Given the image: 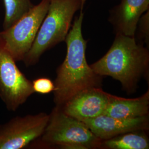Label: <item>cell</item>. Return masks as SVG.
Listing matches in <instances>:
<instances>
[{
    "label": "cell",
    "mask_w": 149,
    "mask_h": 149,
    "mask_svg": "<svg viewBox=\"0 0 149 149\" xmlns=\"http://www.w3.org/2000/svg\"><path fill=\"white\" fill-rule=\"evenodd\" d=\"M82 10L74 18L65 40L67 47L66 57L57 69L54 82V101L56 106H63L82 91L101 85L102 77L95 73L86 60L87 41L82 32L84 17Z\"/></svg>",
    "instance_id": "obj_1"
},
{
    "label": "cell",
    "mask_w": 149,
    "mask_h": 149,
    "mask_svg": "<svg viewBox=\"0 0 149 149\" xmlns=\"http://www.w3.org/2000/svg\"><path fill=\"white\" fill-rule=\"evenodd\" d=\"M149 52L135 37L116 34L107 53L91 68L101 76H109L120 82L124 90L132 92L139 81L148 73Z\"/></svg>",
    "instance_id": "obj_2"
},
{
    "label": "cell",
    "mask_w": 149,
    "mask_h": 149,
    "mask_svg": "<svg viewBox=\"0 0 149 149\" xmlns=\"http://www.w3.org/2000/svg\"><path fill=\"white\" fill-rule=\"evenodd\" d=\"M84 7L82 0H50L47 13L23 60L26 66L37 64L44 53L65 41L75 13Z\"/></svg>",
    "instance_id": "obj_3"
},
{
    "label": "cell",
    "mask_w": 149,
    "mask_h": 149,
    "mask_svg": "<svg viewBox=\"0 0 149 149\" xmlns=\"http://www.w3.org/2000/svg\"><path fill=\"white\" fill-rule=\"evenodd\" d=\"M41 138L45 145L66 149H98L102 141L84 123L66 114L58 106L49 114Z\"/></svg>",
    "instance_id": "obj_4"
},
{
    "label": "cell",
    "mask_w": 149,
    "mask_h": 149,
    "mask_svg": "<svg viewBox=\"0 0 149 149\" xmlns=\"http://www.w3.org/2000/svg\"><path fill=\"white\" fill-rule=\"evenodd\" d=\"M50 0H42L8 29L0 38L16 61L23 60L29 51L48 12Z\"/></svg>",
    "instance_id": "obj_5"
},
{
    "label": "cell",
    "mask_w": 149,
    "mask_h": 149,
    "mask_svg": "<svg viewBox=\"0 0 149 149\" xmlns=\"http://www.w3.org/2000/svg\"><path fill=\"white\" fill-rule=\"evenodd\" d=\"M16 62L0 38V98L11 111H16L34 93L32 82Z\"/></svg>",
    "instance_id": "obj_6"
},
{
    "label": "cell",
    "mask_w": 149,
    "mask_h": 149,
    "mask_svg": "<svg viewBox=\"0 0 149 149\" xmlns=\"http://www.w3.org/2000/svg\"><path fill=\"white\" fill-rule=\"evenodd\" d=\"M49 115L16 117L0 125V149H21L40 138L48 124Z\"/></svg>",
    "instance_id": "obj_7"
},
{
    "label": "cell",
    "mask_w": 149,
    "mask_h": 149,
    "mask_svg": "<svg viewBox=\"0 0 149 149\" xmlns=\"http://www.w3.org/2000/svg\"><path fill=\"white\" fill-rule=\"evenodd\" d=\"M112 96L101 87H91L80 92L60 107L66 114L82 122L104 114Z\"/></svg>",
    "instance_id": "obj_8"
},
{
    "label": "cell",
    "mask_w": 149,
    "mask_h": 149,
    "mask_svg": "<svg viewBox=\"0 0 149 149\" xmlns=\"http://www.w3.org/2000/svg\"><path fill=\"white\" fill-rule=\"evenodd\" d=\"M82 122L97 138L102 141L128 132L146 131L149 127L148 116L120 119L103 114Z\"/></svg>",
    "instance_id": "obj_9"
},
{
    "label": "cell",
    "mask_w": 149,
    "mask_h": 149,
    "mask_svg": "<svg viewBox=\"0 0 149 149\" xmlns=\"http://www.w3.org/2000/svg\"><path fill=\"white\" fill-rule=\"evenodd\" d=\"M149 10V0H121L110 11L108 21L116 34L135 37L140 17Z\"/></svg>",
    "instance_id": "obj_10"
},
{
    "label": "cell",
    "mask_w": 149,
    "mask_h": 149,
    "mask_svg": "<svg viewBox=\"0 0 149 149\" xmlns=\"http://www.w3.org/2000/svg\"><path fill=\"white\" fill-rule=\"evenodd\" d=\"M149 91L136 98H125L112 96L104 115L120 119H128L148 116Z\"/></svg>",
    "instance_id": "obj_11"
},
{
    "label": "cell",
    "mask_w": 149,
    "mask_h": 149,
    "mask_svg": "<svg viewBox=\"0 0 149 149\" xmlns=\"http://www.w3.org/2000/svg\"><path fill=\"white\" fill-rule=\"evenodd\" d=\"M101 148L109 149H148L149 140L145 131L123 134L102 141Z\"/></svg>",
    "instance_id": "obj_12"
},
{
    "label": "cell",
    "mask_w": 149,
    "mask_h": 149,
    "mask_svg": "<svg viewBox=\"0 0 149 149\" xmlns=\"http://www.w3.org/2000/svg\"><path fill=\"white\" fill-rule=\"evenodd\" d=\"M3 2L5 8L3 30L11 27L34 6L31 0H3Z\"/></svg>",
    "instance_id": "obj_13"
},
{
    "label": "cell",
    "mask_w": 149,
    "mask_h": 149,
    "mask_svg": "<svg viewBox=\"0 0 149 149\" xmlns=\"http://www.w3.org/2000/svg\"><path fill=\"white\" fill-rule=\"evenodd\" d=\"M33 89L34 92L41 95H47L55 90L53 82L46 77H41L34 80L32 82Z\"/></svg>",
    "instance_id": "obj_14"
},
{
    "label": "cell",
    "mask_w": 149,
    "mask_h": 149,
    "mask_svg": "<svg viewBox=\"0 0 149 149\" xmlns=\"http://www.w3.org/2000/svg\"><path fill=\"white\" fill-rule=\"evenodd\" d=\"M138 32L139 37L143 43L149 46V10L143 15L139 19L136 32Z\"/></svg>",
    "instance_id": "obj_15"
},
{
    "label": "cell",
    "mask_w": 149,
    "mask_h": 149,
    "mask_svg": "<svg viewBox=\"0 0 149 149\" xmlns=\"http://www.w3.org/2000/svg\"><path fill=\"white\" fill-rule=\"evenodd\" d=\"M82 5H83L84 6H85V4L86 0H82Z\"/></svg>",
    "instance_id": "obj_16"
}]
</instances>
